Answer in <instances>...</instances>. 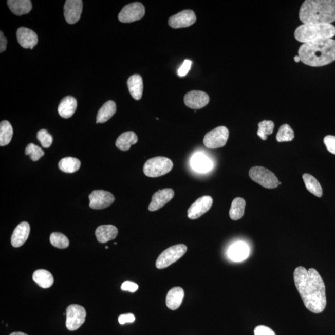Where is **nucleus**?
I'll use <instances>...</instances> for the list:
<instances>
[{
    "instance_id": "nucleus-32",
    "label": "nucleus",
    "mask_w": 335,
    "mask_h": 335,
    "mask_svg": "<svg viewBox=\"0 0 335 335\" xmlns=\"http://www.w3.org/2000/svg\"><path fill=\"white\" fill-rule=\"evenodd\" d=\"M13 135L12 125L8 121H4L0 124V145L2 146L9 144Z\"/></svg>"
},
{
    "instance_id": "nucleus-5",
    "label": "nucleus",
    "mask_w": 335,
    "mask_h": 335,
    "mask_svg": "<svg viewBox=\"0 0 335 335\" xmlns=\"http://www.w3.org/2000/svg\"><path fill=\"white\" fill-rule=\"evenodd\" d=\"M173 167V163L170 158L156 157L146 161L143 171L148 177L157 178L171 172Z\"/></svg>"
},
{
    "instance_id": "nucleus-42",
    "label": "nucleus",
    "mask_w": 335,
    "mask_h": 335,
    "mask_svg": "<svg viewBox=\"0 0 335 335\" xmlns=\"http://www.w3.org/2000/svg\"><path fill=\"white\" fill-rule=\"evenodd\" d=\"M135 316L133 313L122 314L118 318L119 324L121 325H124L126 323H133L135 321Z\"/></svg>"
},
{
    "instance_id": "nucleus-20",
    "label": "nucleus",
    "mask_w": 335,
    "mask_h": 335,
    "mask_svg": "<svg viewBox=\"0 0 335 335\" xmlns=\"http://www.w3.org/2000/svg\"><path fill=\"white\" fill-rule=\"evenodd\" d=\"M191 164L194 171L199 173L209 172L213 166L212 161L205 155L200 153L193 155L191 158Z\"/></svg>"
},
{
    "instance_id": "nucleus-38",
    "label": "nucleus",
    "mask_w": 335,
    "mask_h": 335,
    "mask_svg": "<svg viewBox=\"0 0 335 335\" xmlns=\"http://www.w3.org/2000/svg\"><path fill=\"white\" fill-rule=\"evenodd\" d=\"M191 65H192V62L190 60H185L183 64L178 70V76L180 77L186 76L191 70Z\"/></svg>"
},
{
    "instance_id": "nucleus-41",
    "label": "nucleus",
    "mask_w": 335,
    "mask_h": 335,
    "mask_svg": "<svg viewBox=\"0 0 335 335\" xmlns=\"http://www.w3.org/2000/svg\"><path fill=\"white\" fill-rule=\"evenodd\" d=\"M139 289V286L137 284L131 281H125L122 283L121 289L124 291H129L131 292H135Z\"/></svg>"
},
{
    "instance_id": "nucleus-23",
    "label": "nucleus",
    "mask_w": 335,
    "mask_h": 335,
    "mask_svg": "<svg viewBox=\"0 0 335 335\" xmlns=\"http://www.w3.org/2000/svg\"><path fill=\"white\" fill-rule=\"evenodd\" d=\"M95 234L98 241L104 244L115 239L118 234V230L113 225L101 226L96 230Z\"/></svg>"
},
{
    "instance_id": "nucleus-24",
    "label": "nucleus",
    "mask_w": 335,
    "mask_h": 335,
    "mask_svg": "<svg viewBox=\"0 0 335 335\" xmlns=\"http://www.w3.org/2000/svg\"><path fill=\"white\" fill-rule=\"evenodd\" d=\"M127 86L132 97L136 100L142 98L143 94V80L140 75H133L127 80Z\"/></svg>"
},
{
    "instance_id": "nucleus-21",
    "label": "nucleus",
    "mask_w": 335,
    "mask_h": 335,
    "mask_svg": "<svg viewBox=\"0 0 335 335\" xmlns=\"http://www.w3.org/2000/svg\"><path fill=\"white\" fill-rule=\"evenodd\" d=\"M77 108V101L76 99L68 96V97L62 99L59 105L58 112L62 118L68 119L74 115Z\"/></svg>"
},
{
    "instance_id": "nucleus-18",
    "label": "nucleus",
    "mask_w": 335,
    "mask_h": 335,
    "mask_svg": "<svg viewBox=\"0 0 335 335\" xmlns=\"http://www.w3.org/2000/svg\"><path fill=\"white\" fill-rule=\"evenodd\" d=\"M30 226L28 222H23L14 229L11 236V245L15 248L22 247L29 237Z\"/></svg>"
},
{
    "instance_id": "nucleus-10",
    "label": "nucleus",
    "mask_w": 335,
    "mask_h": 335,
    "mask_svg": "<svg viewBox=\"0 0 335 335\" xmlns=\"http://www.w3.org/2000/svg\"><path fill=\"white\" fill-rule=\"evenodd\" d=\"M145 13L144 6L141 3L135 2L125 6L119 13L118 18L121 23H130L142 19Z\"/></svg>"
},
{
    "instance_id": "nucleus-16",
    "label": "nucleus",
    "mask_w": 335,
    "mask_h": 335,
    "mask_svg": "<svg viewBox=\"0 0 335 335\" xmlns=\"http://www.w3.org/2000/svg\"><path fill=\"white\" fill-rule=\"evenodd\" d=\"M174 195V191L170 188L157 191L152 196V201L148 206V210L154 212L163 208L173 198Z\"/></svg>"
},
{
    "instance_id": "nucleus-39",
    "label": "nucleus",
    "mask_w": 335,
    "mask_h": 335,
    "mask_svg": "<svg viewBox=\"0 0 335 335\" xmlns=\"http://www.w3.org/2000/svg\"><path fill=\"white\" fill-rule=\"evenodd\" d=\"M324 142L328 151L330 153L335 155V136H326L324 138Z\"/></svg>"
},
{
    "instance_id": "nucleus-27",
    "label": "nucleus",
    "mask_w": 335,
    "mask_h": 335,
    "mask_svg": "<svg viewBox=\"0 0 335 335\" xmlns=\"http://www.w3.org/2000/svg\"><path fill=\"white\" fill-rule=\"evenodd\" d=\"M116 112V104L113 101H107L99 110L97 123H104L109 120Z\"/></svg>"
},
{
    "instance_id": "nucleus-17",
    "label": "nucleus",
    "mask_w": 335,
    "mask_h": 335,
    "mask_svg": "<svg viewBox=\"0 0 335 335\" xmlns=\"http://www.w3.org/2000/svg\"><path fill=\"white\" fill-rule=\"evenodd\" d=\"M16 34L20 46L25 49H32L38 43V35L31 29L22 27L17 29Z\"/></svg>"
},
{
    "instance_id": "nucleus-19",
    "label": "nucleus",
    "mask_w": 335,
    "mask_h": 335,
    "mask_svg": "<svg viewBox=\"0 0 335 335\" xmlns=\"http://www.w3.org/2000/svg\"><path fill=\"white\" fill-rule=\"evenodd\" d=\"M249 248L244 242L239 241L233 244L228 250L229 258L235 262H240L246 259L249 255Z\"/></svg>"
},
{
    "instance_id": "nucleus-43",
    "label": "nucleus",
    "mask_w": 335,
    "mask_h": 335,
    "mask_svg": "<svg viewBox=\"0 0 335 335\" xmlns=\"http://www.w3.org/2000/svg\"><path fill=\"white\" fill-rule=\"evenodd\" d=\"M7 38H5L4 32L1 31L0 33V52H4L7 49Z\"/></svg>"
},
{
    "instance_id": "nucleus-28",
    "label": "nucleus",
    "mask_w": 335,
    "mask_h": 335,
    "mask_svg": "<svg viewBox=\"0 0 335 335\" xmlns=\"http://www.w3.org/2000/svg\"><path fill=\"white\" fill-rule=\"evenodd\" d=\"M32 279L42 288H50L53 284V277L49 271L45 270H38L33 274Z\"/></svg>"
},
{
    "instance_id": "nucleus-4",
    "label": "nucleus",
    "mask_w": 335,
    "mask_h": 335,
    "mask_svg": "<svg viewBox=\"0 0 335 335\" xmlns=\"http://www.w3.org/2000/svg\"><path fill=\"white\" fill-rule=\"evenodd\" d=\"M335 27L331 24H303L296 28L295 40L303 44L332 39Z\"/></svg>"
},
{
    "instance_id": "nucleus-2",
    "label": "nucleus",
    "mask_w": 335,
    "mask_h": 335,
    "mask_svg": "<svg viewBox=\"0 0 335 335\" xmlns=\"http://www.w3.org/2000/svg\"><path fill=\"white\" fill-rule=\"evenodd\" d=\"M298 55L301 62L310 67H319L335 61V40L333 39L303 44Z\"/></svg>"
},
{
    "instance_id": "nucleus-45",
    "label": "nucleus",
    "mask_w": 335,
    "mask_h": 335,
    "mask_svg": "<svg viewBox=\"0 0 335 335\" xmlns=\"http://www.w3.org/2000/svg\"><path fill=\"white\" fill-rule=\"evenodd\" d=\"M294 59L295 62L298 63L301 61L300 57H299V55L295 56Z\"/></svg>"
},
{
    "instance_id": "nucleus-44",
    "label": "nucleus",
    "mask_w": 335,
    "mask_h": 335,
    "mask_svg": "<svg viewBox=\"0 0 335 335\" xmlns=\"http://www.w3.org/2000/svg\"><path fill=\"white\" fill-rule=\"evenodd\" d=\"M10 335H28L27 334L25 333H23V332H13V333H11Z\"/></svg>"
},
{
    "instance_id": "nucleus-36",
    "label": "nucleus",
    "mask_w": 335,
    "mask_h": 335,
    "mask_svg": "<svg viewBox=\"0 0 335 335\" xmlns=\"http://www.w3.org/2000/svg\"><path fill=\"white\" fill-rule=\"evenodd\" d=\"M25 154L29 155L32 161H36L44 156V152L40 146L34 143H29L26 146Z\"/></svg>"
},
{
    "instance_id": "nucleus-14",
    "label": "nucleus",
    "mask_w": 335,
    "mask_h": 335,
    "mask_svg": "<svg viewBox=\"0 0 335 335\" xmlns=\"http://www.w3.org/2000/svg\"><path fill=\"white\" fill-rule=\"evenodd\" d=\"M184 102L191 109H200L208 105L209 97L204 91H191L184 96Z\"/></svg>"
},
{
    "instance_id": "nucleus-46",
    "label": "nucleus",
    "mask_w": 335,
    "mask_h": 335,
    "mask_svg": "<svg viewBox=\"0 0 335 335\" xmlns=\"http://www.w3.org/2000/svg\"><path fill=\"white\" fill-rule=\"evenodd\" d=\"M109 247H106V249H108Z\"/></svg>"
},
{
    "instance_id": "nucleus-1",
    "label": "nucleus",
    "mask_w": 335,
    "mask_h": 335,
    "mask_svg": "<svg viewBox=\"0 0 335 335\" xmlns=\"http://www.w3.org/2000/svg\"><path fill=\"white\" fill-rule=\"evenodd\" d=\"M294 280L307 309L315 313L322 312L327 306V297L325 283L319 272L299 266L294 272Z\"/></svg>"
},
{
    "instance_id": "nucleus-8",
    "label": "nucleus",
    "mask_w": 335,
    "mask_h": 335,
    "mask_svg": "<svg viewBox=\"0 0 335 335\" xmlns=\"http://www.w3.org/2000/svg\"><path fill=\"white\" fill-rule=\"evenodd\" d=\"M66 316V327L68 330H77L85 322L86 310L79 305H70L67 308Z\"/></svg>"
},
{
    "instance_id": "nucleus-7",
    "label": "nucleus",
    "mask_w": 335,
    "mask_h": 335,
    "mask_svg": "<svg viewBox=\"0 0 335 335\" xmlns=\"http://www.w3.org/2000/svg\"><path fill=\"white\" fill-rule=\"evenodd\" d=\"M187 247L184 244L176 245L167 248L158 256L156 262L157 268L164 269L169 267L180 259L187 253Z\"/></svg>"
},
{
    "instance_id": "nucleus-40",
    "label": "nucleus",
    "mask_w": 335,
    "mask_h": 335,
    "mask_svg": "<svg viewBox=\"0 0 335 335\" xmlns=\"http://www.w3.org/2000/svg\"><path fill=\"white\" fill-rule=\"evenodd\" d=\"M255 335H276L273 330L264 325H259L254 330Z\"/></svg>"
},
{
    "instance_id": "nucleus-31",
    "label": "nucleus",
    "mask_w": 335,
    "mask_h": 335,
    "mask_svg": "<svg viewBox=\"0 0 335 335\" xmlns=\"http://www.w3.org/2000/svg\"><path fill=\"white\" fill-rule=\"evenodd\" d=\"M81 162L73 157H65L59 161V168L61 171L67 173L76 172L80 169Z\"/></svg>"
},
{
    "instance_id": "nucleus-15",
    "label": "nucleus",
    "mask_w": 335,
    "mask_h": 335,
    "mask_svg": "<svg viewBox=\"0 0 335 335\" xmlns=\"http://www.w3.org/2000/svg\"><path fill=\"white\" fill-rule=\"evenodd\" d=\"M83 11V2L81 0H67L64 5V16L68 24L73 25L80 19Z\"/></svg>"
},
{
    "instance_id": "nucleus-35",
    "label": "nucleus",
    "mask_w": 335,
    "mask_h": 335,
    "mask_svg": "<svg viewBox=\"0 0 335 335\" xmlns=\"http://www.w3.org/2000/svg\"><path fill=\"white\" fill-rule=\"evenodd\" d=\"M50 241L53 247L60 249H64L69 246V240L68 238L61 233H52L50 235Z\"/></svg>"
},
{
    "instance_id": "nucleus-29",
    "label": "nucleus",
    "mask_w": 335,
    "mask_h": 335,
    "mask_svg": "<svg viewBox=\"0 0 335 335\" xmlns=\"http://www.w3.org/2000/svg\"><path fill=\"white\" fill-rule=\"evenodd\" d=\"M245 206L246 202L241 197H237L233 200L229 211L230 219L233 220L241 219L245 213Z\"/></svg>"
},
{
    "instance_id": "nucleus-30",
    "label": "nucleus",
    "mask_w": 335,
    "mask_h": 335,
    "mask_svg": "<svg viewBox=\"0 0 335 335\" xmlns=\"http://www.w3.org/2000/svg\"><path fill=\"white\" fill-rule=\"evenodd\" d=\"M303 178L307 190L310 193L313 194V195L321 197L323 195V190L321 184H320L318 180L313 176L307 174V173H305L303 176Z\"/></svg>"
},
{
    "instance_id": "nucleus-26",
    "label": "nucleus",
    "mask_w": 335,
    "mask_h": 335,
    "mask_svg": "<svg viewBox=\"0 0 335 335\" xmlns=\"http://www.w3.org/2000/svg\"><path fill=\"white\" fill-rule=\"evenodd\" d=\"M138 142V137L133 131L125 132L116 140V146L122 151H127Z\"/></svg>"
},
{
    "instance_id": "nucleus-6",
    "label": "nucleus",
    "mask_w": 335,
    "mask_h": 335,
    "mask_svg": "<svg viewBox=\"0 0 335 335\" xmlns=\"http://www.w3.org/2000/svg\"><path fill=\"white\" fill-rule=\"evenodd\" d=\"M250 177L253 181L268 189L279 186L280 182L274 173L262 166H254L249 171Z\"/></svg>"
},
{
    "instance_id": "nucleus-12",
    "label": "nucleus",
    "mask_w": 335,
    "mask_h": 335,
    "mask_svg": "<svg viewBox=\"0 0 335 335\" xmlns=\"http://www.w3.org/2000/svg\"><path fill=\"white\" fill-rule=\"evenodd\" d=\"M213 204V199L209 196H204L199 197L188 211V217L190 219H198L209 211Z\"/></svg>"
},
{
    "instance_id": "nucleus-11",
    "label": "nucleus",
    "mask_w": 335,
    "mask_h": 335,
    "mask_svg": "<svg viewBox=\"0 0 335 335\" xmlns=\"http://www.w3.org/2000/svg\"><path fill=\"white\" fill-rule=\"evenodd\" d=\"M89 207L100 210L109 207L115 201V198L108 191L95 190L89 196Z\"/></svg>"
},
{
    "instance_id": "nucleus-13",
    "label": "nucleus",
    "mask_w": 335,
    "mask_h": 335,
    "mask_svg": "<svg viewBox=\"0 0 335 335\" xmlns=\"http://www.w3.org/2000/svg\"><path fill=\"white\" fill-rule=\"evenodd\" d=\"M196 22V16L192 10H184L170 17L169 25L172 28H187Z\"/></svg>"
},
{
    "instance_id": "nucleus-34",
    "label": "nucleus",
    "mask_w": 335,
    "mask_h": 335,
    "mask_svg": "<svg viewBox=\"0 0 335 335\" xmlns=\"http://www.w3.org/2000/svg\"><path fill=\"white\" fill-rule=\"evenodd\" d=\"M274 124L271 121H263L258 124V130L257 135L263 140H267L268 136L273 134Z\"/></svg>"
},
{
    "instance_id": "nucleus-37",
    "label": "nucleus",
    "mask_w": 335,
    "mask_h": 335,
    "mask_svg": "<svg viewBox=\"0 0 335 335\" xmlns=\"http://www.w3.org/2000/svg\"><path fill=\"white\" fill-rule=\"evenodd\" d=\"M38 139L44 148H49L52 144V136L46 129H42L38 132Z\"/></svg>"
},
{
    "instance_id": "nucleus-25",
    "label": "nucleus",
    "mask_w": 335,
    "mask_h": 335,
    "mask_svg": "<svg viewBox=\"0 0 335 335\" xmlns=\"http://www.w3.org/2000/svg\"><path fill=\"white\" fill-rule=\"evenodd\" d=\"M7 4L12 13L17 16L28 14L32 8L30 0H8Z\"/></svg>"
},
{
    "instance_id": "nucleus-9",
    "label": "nucleus",
    "mask_w": 335,
    "mask_h": 335,
    "mask_svg": "<svg viewBox=\"0 0 335 335\" xmlns=\"http://www.w3.org/2000/svg\"><path fill=\"white\" fill-rule=\"evenodd\" d=\"M229 136L228 128L225 126L217 127L206 134L203 142L208 148H219L226 145Z\"/></svg>"
},
{
    "instance_id": "nucleus-3",
    "label": "nucleus",
    "mask_w": 335,
    "mask_h": 335,
    "mask_svg": "<svg viewBox=\"0 0 335 335\" xmlns=\"http://www.w3.org/2000/svg\"><path fill=\"white\" fill-rule=\"evenodd\" d=\"M299 18L303 24H331L335 21V0H306Z\"/></svg>"
},
{
    "instance_id": "nucleus-33",
    "label": "nucleus",
    "mask_w": 335,
    "mask_h": 335,
    "mask_svg": "<svg viewBox=\"0 0 335 335\" xmlns=\"http://www.w3.org/2000/svg\"><path fill=\"white\" fill-rule=\"evenodd\" d=\"M294 138V132L289 125L285 124L281 125L277 132L276 140L277 142H290Z\"/></svg>"
},
{
    "instance_id": "nucleus-22",
    "label": "nucleus",
    "mask_w": 335,
    "mask_h": 335,
    "mask_svg": "<svg viewBox=\"0 0 335 335\" xmlns=\"http://www.w3.org/2000/svg\"><path fill=\"white\" fill-rule=\"evenodd\" d=\"M184 296V290L180 287H175L170 290L166 298L167 307L172 310L178 309L182 304Z\"/></svg>"
}]
</instances>
